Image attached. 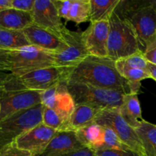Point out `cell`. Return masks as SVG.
<instances>
[{
    "instance_id": "37",
    "label": "cell",
    "mask_w": 156,
    "mask_h": 156,
    "mask_svg": "<svg viewBox=\"0 0 156 156\" xmlns=\"http://www.w3.org/2000/svg\"><path fill=\"white\" fill-rule=\"evenodd\" d=\"M8 74H9V73H4V72H0V91H1L2 88L3 83H4Z\"/></svg>"
},
{
    "instance_id": "25",
    "label": "cell",
    "mask_w": 156,
    "mask_h": 156,
    "mask_svg": "<svg viewBox=\"0 0 156 156\" xmlns=\"http://www.w3.org/2000/svg\"><path fill=\"white\" fill-rule=\"evenodd\" d=\"M91 1L90 0H72L71 8L67 21L77 24L86 22L90 19Z\"/></svg>"
},
{
    "instance_id": "2",
    "label": "cell",
    "mask_w": 156,
    "mask_h": 156,
    "mask_svg": "<svg viewBox=\"0 0 156 156\" xmlns=\"http://www.w3.org/2000/svg\"><path fill=\"white\" fill-rule=\"evenodd\" d=\"M55 53L28 46L19 49H0V72L21 76L29 72L55 66Z\"/></svg>"
},
{
    "instance_id": "4",
    "label": "cell",
    "mask_w": 156,
    "mask_h": 156,
    "mask_svg": "<svg viewBox=\"0 0 156 156\" xmlns=\"http://www.w3.org/2000/svg\"><path fill=\"white\" fill-rule=\"evenodd\" d=\"M109 23L108 58L117 61L142 50L136 33L125 17L115 10Z\"/></svg>"
},
{
    "instance_id": "9",
    "label": "cell",
    "mask_w": 156,
    "mask_h": 156,
    "mask_svg": "<svg viewBox=\"0 0 156 156\" xmlns=\"http://www.w3.org/2000/svg\"><path fill=\"white\" fill-rule=\"evenodd\" d=\"M61 35L66 43V47L62 51L55 53V66L74 69L90 56L83 41L82 32L73 31L65 27Z\"/></svg>"
},
{
    "instance_id": "38",
    "label": "cell",
    "mask_w": 156,
    "mask_h": 156,
    "mask_svg": "<svg viewBox=\"0 0 156 156\" xmlns=\"http://www.w3.org/2000/svg\"><path fill=\"white\" fill-rule=\"evenodd\" d=\"M1 110H2V107H1V104H0V114H1Z\"/></svg>"
},
{
    "instance_id": "5",
    "label": "cell",
    "mask_w": 156,
    "mask_h": 156,
    "mask_svg": "<svg viewBox=\"0 0 156 156\" xmlns=\"http://www.w3.org/2000/svg\"><path fill=\"white\" fill-rule=\"evenodd\" d=\"M116 11L131 23L138 37L140 47L145 48L146 43L156 35V1L121 0Z\"/></svg>"
},
{
    "instance_id": "16",
    "label": "cell",
    "mask_w": 156,
    "mask_h": 156,
    "mask_svg": "<svg viewBox=\"0 0 156 156\" xmlns=\"http://www.w3.org/2000/svg\"><path fill=\"white\" fill-rule=\"evenodd\" d=\"M85 147L78 140L76 132L58 131L40 156H56L68 153Z\"/></svg>"
},
{
    "instance_id": "34",
    "label": "cell",
    "mask_w": 156,
    "mask_h": 156,
    "mask_svg": "<svg viewBox=\"0 0 156 156\" xmlns=\"http://www.w3.org/2000/svg\"><path fill=\"white\" fill-rule=\"evenodd\" d=\"M56 156H96V154L95 152L92 149L87 147H83L78 150L73 151V152Z\"/></svg>"
},
{
    "instance_id": "23",
    "label": "cell",
    "mask_w": 156,
    "mask_h": 156,
    "mask_svg": "<svg viewBox=\"0 0 156 156\" xmlns=\"http://www.w3.org/2000/svg\"><path fill=\"white\" fill-rule=\"evenodd\" d=\"M30 45L23 30H10L0 26V49L14 50Z\"/></svg>"
},
{
    "instance_id": "22",
    "label": "cell",
    "mask_w": 156,
    "mask_h": 156,
    "mask_svg": "<svg viewBox=\"0 0 156 156\" xmlns=\"http://www.w3.org/2000/svg\"><path fill=\"white\" fill-rule=\"evenodd\" d=\"M90 22L109 21L121 0H90Z\"/></svg>"
},
{
    "instance_id": "18",
    "label": "cell",
    "mask_w": 156,
    "mask_h": 156,
    "mask_svg": "<svg viewBox=\"0 0 156 156\" xmlns=\"http://www.w3.org/2000/svg\"><path fill=\"white\" fill-rule=\"evenodd\" d=\"M118 112L133 129L139 127L144 120L142 117V110L138 94L127 93L125 94L123 104L118 108Z\"/></svg>"
},
{
    "instance_id": "14",
    "label": "cell",
    "mask_w": 156,
    "mask_h": 156,
    "mask_svg": "<svg viewBox=\"0 0 156 156\" xmlns=\"http://www.w3.org/2000/svg\"><path fill=\"white\" fill-rule=\"evenodd\" d=\"M34 23L37 25L61 35L65 29L62 18L59 15L52 0H35L32 11Z\"/></svg>"
},
{
    "instance_id": "31",
    "label": "cell",
    "mask_w": 156,
    "mask_h": 156,
    "mask_svg": "<svg viewBox=\"0 0 156 156\" xmlns=\"http://www.w3.org/2000/svg\"><path fill=\"white\" fill-rule=\"evenodd\" d=\"M53 2L60 18L67 21L71 8L72 0H54Z\"/></svg>"
},
{
    "instance_id": "8",
    "label": "cell",
    "mask_w": 156,
    "mask_h": 156,
    "mask_svg": "<svg viewBox=\"0 0 156 156\" xmlns=\"http://www.w3.org/2000/svg\"><path fill=\"white\" fill-rule=\"evenodd\" d=\"M94 123L113 129L125 146L140 156H145L142 143L136 129L126 123L118 112V109L104 110L98 116Z\"/></svg>"
},
{
    "instance_id": "24",
    "label": "cell",
    "mask_w": 156,
    "mask_h": 156,
    "mask_svg": "<svg viewBox=\"0 0 156 156\" xmlns=\"http://www.w3.org/2000/svg\"><path fill=\"white\" fill-rule=\"evenodd\" d=\"M117 71L122 77L127 82L129 93L138 94L141 86V81L147 79H152L149 72L140 69H132L122 66L116 65Z\"/></svg>"
},
{
    "instance_id": "32",
    "label": "cell",
    "mask_w": 156,
    "mask_h": 156,
    "mask_svg": "<svg viewBox=\"0 0 156 156\" xmlns=\"http://www.w3.org/2000/svg\"><path fill=\"white\" fill-rule=\"evenodd\" d=\"M96 156H140L133 150L104 149L95 152Z\"/></svg>"
},
{
    "instance_id": "6",
    "label": "cell",
    "mask_w": 156,
    "mask_h": 156,
    "mask_svg": "<svg viewBox=\"0 0 156 156\" xmlns=\"http://www.w3.org/2000/svg\"><path fill=\"white\" fill-rule=\"evenodd\" d=\"M66 86L76 105H90L102 110L118 109L126 94L123 91L105 89L73 81H67Z\"/></svg>"
},
{
    "instance_id": "3",
    "label": "cell",
    "mask_w": 156,
    "mask_h": 156,
    "mask_svg": "<svg viewBox=\"0 0 156 156\" xmlns=\"http://www.w3.org/2000/svg\"><path fill=\"white\" fill-rule=\"evenodd\" d=\"M73 69L64 67L51 66L34 70L21 76L9 73L0 91H46L62 82H67Z\"/></svg>"
},
{
    "instance_id": "21",
    "label": "cell",
    "mask_w": 156,
    "mask_h": 156,
    "mask_svg": "<svg viewBox=\"0 0 156 156\" xmlns=\"http://www.w3.org/2000/svg\"><path fill=\"white\" fill-rule=\"evenodd\" d=\"M136 129L145 156H156V125L143 120Z\"/></svg>"
},
{
    "instance_id": "26",
    "label": "cell",
    "mask_w": 156,
    "mask_h": 156,
    "mask_svg": "<svg viewBox=\"0 0 156 156\" xmlns=\"http://www.w3.org/2000/svg\"><path fill=\"white\" fill-rule=\"evenodd\" d=\"M42 123L57 131H66L68 128L69 120L54 110L45 108L43 114Z\"/></svg>"
},
{
    "instance_id": "36",
    "label": "cell",
    "mask_w": 156,
    "mask_h": 156,
    "mask_svg": "<svg viewBox=\"0 0 156 156\" xmlns=\"http://www.w3.org/2000/svg\"><path fill=\"white\" fill-rule=\"evenodd\" d=\"M148 70H149V73L152 79L156 82V65L149 62L148 63Z\"/></svg>"
},
{
    "instance_id": "7",
    "label": "cell",
    "mask_w": 156,
    "mask_h": 156,
    "mask_svg": "<svg viewBox=\"0 0 156 156\" xmlns=\"http://www.w3.org/2000/svg\"><path fill=\"white\" fill-rule=\"evenodd\" d=\"M44 109L45 106L40 104L0 120V149L42 123Z\"/></svg>"
},
{
    "instance_id": "29",
    "label": "cell",
    "mask_w": 156,
    "mask_h": 156,
    "mask_svg": "<svg viewBox=\"0 0 156 156\" xmlns=\"http://www.w3.org/2000/svg\"><path fill=\"white\" fill-rule=\"evenodd\" d=\"M0 156H34L25 150L19 149L15 143H12L0 149Z\"/></svg>"
},
{
    "instance_id": "1",
    "label": "cell",
    "mask_w": 156,
    "mask_h": 156,
    "mask_svg": "<svg viewBox=\"0 0 156 156\" xmlns=\"http://www.w3.org/2000/svg\"><path fill=\"white\" fill-rule=\"evenodd\" d=\"M68 81L129 93L127 82L117 71L115 61L109 58L88 56L73 69Z\"/></svg>"
},
{
    "instance_id": "12",
    "label": "cell",
    "mask_w": 156,
    "mask_h": 156,
    "mask_svg": "<svg viewBox=\"0 0 156 156\" xmlns=\"http://www.w3.org/2000/svg\"><path fill=\"white\" fill-rule=\"evenodd\" d=\"M109 32V21L91 22L88 28L82 32L83 41L90 56L108 58Z\"/></svg>"
},
{
    "instance_id": "28",
    "label": "cell",
    "mask_w": 156,
    "mask_h": 156,
    "mask_svg": "<svg viewBox=\"0 0 156 156\" xmlns=\"http://www.w3.org/2000/svg\"><path fill=\"white\" fill-rule=\"evenodd\" d=\"M104 149H118V150H131L125 146L113 129L105 127V141L100 150Z\"/></svg>"
},
{
    "instance_id": "19",
    "label": "cell",
    "mask_w": 156,
    "mask_h": 156,
    "mask_svg": "<svg viewBox=\"0 0 156 156\" xmlns=\"http://www.w3.org/2000/svg\"><path fill=\"white\" fill-rule=\"evenodd\" d=\"M34 23L30 12L15 9H6L0 12V26L10 30H23Z\"/></svg>"
},
{
    "instance_id": "10",
    "label": "cell",
    "mask_w": 156,
    "mask_h": 156,
    "mask_svg": "<svg viewBox=\"0 0 156 156\" xmlns=\"http://www.w3.org/2000/svg\"><path fill=\"white\" fill-rule=\"evenodd\" d=\"M41 92L37 91H0L2 110L0 120L20 111L30 109L41 103Z\"/></svg>"
},
{
    "instance_id": "15",
    "label": "cell",
    "mask_w": 156,
    "mask_h": 156,
    "mask_svg": "<svg viewBox=\"0 0 156 156\" xmlns=\"http://www.w3.org/2000/svg\"><path fill=\"white\" fill-rule=\"evenodd\" d=\"M30 45L57 53L66 47L62 35L49 30L33 23L23 30Z\"/></svg>"
},
{
    "instance_id": "20",
    "label": "cell",
    "mask_w": 156,
    "mask_h": 156,
    "mask_svg": "<svg viewBox=\"0 0 156 156\" xmlns=\"http://www.w3.org/2000/svg\"><path fill=\"white\" fill-rule=\"evenodd\" d=\"M105 127L92 123L76 131L78 140L85 147L89 148L94 152L100 150L105 141Z\"/></svg>"
},
{
    "instance_id": "27",
    "label": "cell",
    "mask_w": 156,
    "mask_h": 156,
    "mask_svg": "<svg viewBox=\"0 0 156 156\" xmlns=\"http://www.w3.org/2000/svg\"><path fill=\"white\" fill-rule=\"evenodd\" d=\"M148 60L145 56L144 51L140 50L127 57L118 59L115 61L116 65L122 66L127 67L132 69H140L145 70L149 72L148 70Z\"/></svg>"
},
{
    "instance_id": "33",
    "label": "cell",
    "mask_w": 156,
    "mask_h": 156,
    "mask_svg": "<svg viewBox=\"0 0 156 156\" xmlns=\"http://www.w3.org/2000/svg\"><path fill=\"white\" fill-rule=\"evenodd\" d=\"M34 3L35 0H12V8L22 12L31 13Z\"/></svg>"
},
{
    "instance_id": "11",
    "label": "cell",
    "mask_w": 156,
    "mask_h": 156,
    "mask_svg": "<svg viewBox=\"0 0 156 156\" xmlns=\"http://www.w3.org/2000/svg\"><path fill=\"white\" fill-rule=\"evenodd\" d=\"M57 132L41 123L16 139L14 143L19 149L30 152L34 156H40Z\"/></svg>"
},
{
    "instance_id": "13",
    "label": "cell",
    "mask_w": 156,
    "mask_h": 156,
    "mask_svg": "<svg viewBox=\"0 0 156 156\" xmlns=\"http://www.w3.org/2000/svg\"><path fill=\"white\" fill-rule=\"evenodd\" d=\"M66 82H63L53 88L42 91L41 103L45 108L54 110L69 120L76 108V103L68 91Z\"/></svg>"
},
{
    "instance_id": "35",
    "label": "cell",
    "mask_w": 156,
    "mask_h": 156,
    "mask_svg": "<svg viewBox=\"0 0 156 156\" xmlns=\"http://www.w3.org/2000/svg\"><path fill=\"white\" fill-rule=\"evenodd\" d=\"M12 8V0H0V12Z\"/></svg>"
},
{
    "instance_id": "30",
    "label": "cell",
    "mask_w": 156,
    "mask_h": 156,
    "mask_svg": "<svg viewBox=\"0 0 156 156\" xmlns=\"http://www.w3.org/2000/svg\"><path fill=\"white\" fill-rule=\"evenodd\" d=\"M144 54L148 62L156 65V35L146 43Z\"/></svg>"
},
{
    "instance_id": "17",
    "label": "cell",
    "mask_w": 156,
    "mask_h": 156,
    "mask_svg": "<svg viewBox=\"0 0 156 156\" xmlns=\"http://www.w3.org/2000/svg\"><path fill=\"white\" fill-rule=\"evenodd\" d=\"M104 110L86 105H76L70 117L67 130L76 132L79 129L94 123L98 116Z\"/></svg>"
}]
</instances>
